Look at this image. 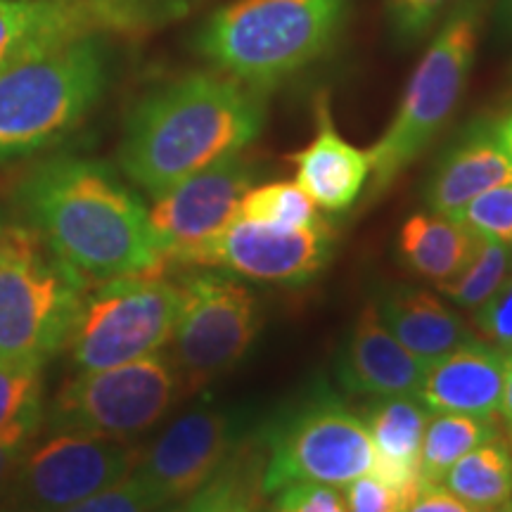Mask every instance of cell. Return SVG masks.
<instances>
[{
    "mask_svg": "<svg viewBox=\"0 0 512 512\" xmlns=\"http://www.w3.org/2000/svg\"><path fill=\"white\" fill-rule=\"evenodd\" d=\"M354 0H230L204 19L195 48L211 67L271 91L328 55Z\"/></svg>",
    "mask_w": 512,
    "mask_h": 512,
    "instance_id": "obj_3",
    "label": "cell"
},
{
    "mask_svg": "<svg viewBox=\"0 0 512 512\" xmlns=\"http://www.w3.org/2000/svg\"><path fill=\"white\" fill-rule=\"evenodd\" d=\"M240 489V479L233 467H226L204 489L190 496V501L174 512H219L230 496Z\"/></svg>",
    "mask_w": 512,
    "mask_h": 512,
    "instance_id": "obj_34",
    "label": "cell"
},
{
    "mask_svg": "<svg viewBox=\"0 0 512 512\" xmlns=\"http://www.w3.org/2000/svg\"><path fill=\"white\" fill-rule=\"evenodd\" d=\"M105 38L34 48L0 62V164L48 150L81 126L107 88Z\"/></svg>",
    "mask_w": 512,
    "mask_h": 512,
    "instance_id": "obj_4",
    "label": "cell"
},
{
    "mask_svg": "<svg viewBox=\"0 0 512 512\" xmlns=\"http://www.w3.org/2000/svg\"><path fill=\"white\" fill-rule=\"evenodd\" d=\"M501 418L508 427V432L512 434V354L505 361V382H503V399H501V408H498Z\"/></svg>",
    "mask_w": 512,
    "mask_h": 512,
    "instance_id": "obj_37",
    "label": "cell"
},
{
    "mask_svg": "<svg viewBox=\"0 0 512 512\" xmlns=\"http://www.w3.org/2000/svg\"><path fill=\"white\" fill-rule=\"evenodd\" d=\"M162 508H166L162 496L136 472H131L121 482L83 498L81 503L62 512H159Z\"/></svg>",
    "mask_w": 512,
    "mask_h": 512,
    "instance_id": "obj_28",
    "label": "cell"
},
{
    "mask_svg": "<svg viewBox=\"0 0 512 512\" xmlns=\"http://www.w3.org/2000/svg\"><path fill=\"white\" fill-rule=\"evenodd\" d=\"M475 328L486 344L512 354V273L508 280L475 309Z\"/></svg>",
    "mask_w": 512,
    "mask_h": 512,
    "instance_id": "obj_31",
    "label": "cell"
},
{
    "mask_svg": "<svg viewBox=\"0 0 512 512\" xmlns=\"http://www.w3.org/2000/svg\"><path fill=\"white\" fill-rule=\"evenodd\" d=\"M38 434L31 432H15L0 437V503L8 496L12 482H15V475L22 465L24 456H27L29 446L34 444Z\"/></svg>",
    "mask_w": 512,
    "mask_h": 512,
    "instance_id": "obj_35",
    "label": "cell"
},
{
    "mask_svg": "<svg viewBox=\"0 0 512 512\" xmlns=\"http://www.w3.org/2000/svg\"><path fill=\"white\" fill-rule=\"evenodd\" d=\"M238 430L240 422L233 413L202 403L178 415L143 448L133 472L150 484L166 505L183 501L226 470L238 444Z\"/></svg>",
    "mask_w": 512,
    "mask_h": 512,
    "instance_id": "obj_14",
    "label": "cell"
},
{
    "mask_svg": "<svg viewBox=\"0 0 512 512\" xmlns=\"http://www.w3.org/2000/svg\"><path fill=\"white\" fill-rule=\"evenodd\" d=\"M181 283L145 271L93 283L83 294L67 351L76 373L124 366L164 349L181 311Z\"/></svg>",
    "mask_w": 512,
    "mask_h": 512,
    "instance_id": "obj_6",
    "label": "cell"
},
{
    "mask_svg": "<svg viewBox=\"0 0 512 512\" xmlns=\"http://www.w3.org/2000/svg\"><path fill=\"white\" fill-rule=\"evenodd\" d=\"M496 24H498V31H501V36L512 38V0H498Z\"/></svg>",
    "mask_w": 512,
    "mask_h": 512,
    "instance_id": "obj_39",
    "label": "cell"
},
{
    "mask_svg": "<svg viewBox=\"0 0 512 512\" xmlns=\"http://www.w3.org/2000/svg\"><path fill=\"white\" fill-rule=\"evenodd\" d=\"M479 245V235L463 221L439 214H413L399 233V254L403 264L432 280L446 283L467 266Z\"/></svg>",
    "mask_w": 512,
    "mask_h": 512,
    "instance_id": "obj_22",
    "label": "cell"
},
{
    "mask_svg": "<svg viewBox=\"0 0 512 512\" xmlns=\"http://www.w3.org/2000/svg\"><path fill=\"white\" fill-rule=\"evenodd\" d=\"M458 221H463L479 238L512 245V183L479 195L467 204Z\"/></svg>",
    "mask_w": 512,
    "mask_h": 512,
    "instance_id": "obj_29",
    "label": "cell"
},
{
    "mask_svg": "<svg viewBox=\"0 0 512 512\" xmlns=\"http://www.w3.org/2000/svg\"><path fill=\"white\" fill-rule=\"evenodd\" d=\"M238 219L283 228H309L323 221L311 197L290 181L254 185L247 190L240 202Z\"/></svg>",
    "mask_w": 512,
    "mask_h": 512,
    "instance_id": "obj_27",
    "label": "cell"
},
{
    "mask_svg": "<svg viewBox=\"0 0 512 512\" xmlns=\"http://www.w3.org/2000/svg\"><path fill=\"white\" fill-rule=\"evenodd\" d=\"M143 448L76 432L34 439L19 465L3 512H62L131 475Z\"/></svg>",
    "mask_w": 512,
    "mask_h": 512,
    "instance_id": "obj_12",
    "label": "cell"
},
{
    "mask_svg": "<svg viewBox=\"0 0 512 512\" xmlns=\"http://www.w3.org/2000/svg\"><path fill=\"white\" fill-rule=\"evenodd\" d=\"M505 361L503 351L475 339L430 363L415 396L430 413L494 420L503 399Z\"/></svg>",
    "mask_w": 512,
    "mask_h": 512,
    "instance_id": "obj_17",
    "label": "cell"
},
{
    "mask_svg": "<svg viewBox=\"0 0 512 512\" xmlns=\"http://www.w3.org/2000/svg\"><path fill=\"white\" fill-rule=\"evenodd\" d=\"M43 368L31 361H0V437L41 432L46 415Z\"/></svg>",
    "mask_w": 512,
    "mask_h": 512,
    "instance_id": "obj_25",
    "label": "cell"
},
{
    "mask_svg": "<svg viewBox=\"0 0 512 512\" xmlns=\"http://www.w3.org/2000/svg\"><path fill=\"white\" fill-rule=\"evenodd\" d=\"M219 512H254V508H252V501H249V498L245 496V491H242V486H240V489L228 498L226 505H223Z\"/></svg>",
    "mask_w": 512,
    "mask_h": 512,
    "instance_id": "obj_40",
    "label": "cell"
},
{
    "mask_svg": "<svg viewBox=\"0 0 512 512\" xmlns=\"http://www.w3.org/2000/svg\"><path fill=\"white\" fill-rule=\"evenodd\" d=\"M297 185L318 209L342 214L354 207L370 178V157L339 136L325 100L318 105V131L304 150L292 155Z\"/></svg>",
    "mask_w": 512,
    "mask_h": 512,
    "instance_id": "obj_19",
    "label": "cell"
},
{
    "mask_svg": "<svg viewBox=\"0 0 512 512\" xmlns=\"http://www.w3.org/2000/svg\"><path fill=\"white\" fill-rule=\"evenodd\" d=\"M266 444L264 494H278L302 482L347 486L368 475L375 460L366 422L330 392L306 401L278 422Z\"/></svg>",
    "mask_w": 512,
    "mask_h": 512,
    "instance_id": "obj_9",
    "label": "cell"
},
{
    "mask_svg": "<svg viewBox=\"0 0 512 512\" xmlns=\"http://www.w3.org/2000/svg\"><path fill=\"white\" fill-rule=\"evenodd\" d=\"M0 512H3V510H0Z\"/></svg>",
    "mask_w": 512,
    "mask_h": 512,
    "instance_id": "obj_41",
    "label": "cell"
},
{
    "mask_svg": "<svg viewBox=\"0 0 512 512\" xmlns=\"http://www.w3.org/2000/svg\"><path fill=\"white\" fill-rule=\"evenodd\" d=\"M377 311L389 332L425 366L477 339L460 313L420 287H392Z\"/></svg>",
    "mask_w": 512,
    "mask_h": 512,
    "instance_id": "obj_21",
    "label": "cell"
},
{
    "mask_svg": "<svg viewBox=\"0 0 512 512\" xmlns=\"http://www.w3.org/2000/svg\"><path fill=\"white\" fill-rule=\"evenodd\" d=\"M273 512H349V508L337 486L302 482L278 491Z\"/></svg>",
    "mask_w": 512,
    "mask_h": 512,
    "instance_id": "obj_33",
    "label": "cell"
},
{
    "mask_svg": "<svg viewBox=\"0 0 512 512\" xmlns=\"http://www.w3.org/2000/svg\"><path fill=\"white\" fill-rule=\"evenodd\" d=\"M403 512H484L472 508L465 501H460L458 496H453L444 484H422L418 494L413 496V501L406 505ZM503 512H512L503 510Z\"/></svg>",
    "mask_w": 512,
    "mask_h": 512,
    "instance_id": "obj_36",
    "label": "cell"
},
{
    "mask_svg": "<svg viewBox=\"0 0 512 512\" xmlns=\"http://www.w3.org/2000/svg\"><path fill=\"white\" fill-rule=\"evenodd\" d=\"M453 0H387L389 27L403 46H415L437 27Z\"/></svg>",
    "mask_w": 512,
    "mask_h": 512,
    "instance_id": "obj_30",
    "label": "cell"
},
{
    "mask_svg": "<svg viewBox=\"0 0 512 512\" xmlns=\"http://www.w3.org/2000/svg\"><path fill=\"white\" fill-rule=\"evenodd\" d=\"M183 392L181 375L162 349L124 366L76 373L43 415L48 432L133 441L157 425Z\"/></svg>",
    "mask_w": 512,
    "mask_h": 512,
    "instance_id": "obj_8",
    "label": "cell"
},
{
    "mask_svg": "<svg viewBox=\"0 0 512 512\" xmlns=\"http://www.w3.org/2000/svg\"><path fill=\"white\" fill-rule=\"evenodd\" d=\"M264 88L219 72H190L143 95L126 117L119 166L157 197L219 159L238 155L266 124Z\"/></svg>",
    "mask_w": 512,
    "mask_h": 512,
    "instance_id": "obj_2",
    "label": "cell"
},
{
    "mask_svg": "<svg viewBox=\"0 0 512 512\" xmlns=\"http://www.w3.org/2000/svg\"><path fill=\"white\" fill-rule=\"evenodd\" d=\"M498 437L494 420L460 413H434L420 446V482L441 484L465 453Z\"/></svg>",
    "mask_w": 512,
    "mask_h": 512,
    "instance_id": "obj_24",
    "label": "cell"
},
{
    "mask_svg": "<svg viewBox=\"0 0 512 512\" xmlns=\"http://www.w3.org/2000/svg\"><path fill=\"white\" fill-rule=\"evenodd\" d=\"M181 311L171 335V361L183 392L233 370L259 332L254 294L235 275L200 268L181 283Z\"/></svg>",
    "mask_w": 512,
    "mask_h": 512,
    "instance_id": "obj_10",
    "label": "cell"
},
{
    "mask_svg": "<svg viewBox=\"0 0 512 512\" xmlns=\"http://www.w3.org/2000/svg\"><path fill=\"white\" fill-rule=\"evenodd\" d=\"M427 366L415 358L368 304L337 361L339 382L354 394L415 396Z\"/></svg>",
    "mask_w": 512,
    "mask_h": 512,
    "instance_id": "obj_18",
    "label": "cell"
},
{
    "mask_svg": "<svg viewBox=\"0 0 512 512\" xmlns=\"http://www.w3.org/2000/svg\"><path fill=\"white\" fill-rule=\"evenodd\" d=\"M453 496L484 512H503L512 508V453L501 439L494 437L465 453L444 482Z\"/></svg>",
    "mask_w": 512,
    "mask_h": 512,
    "instance_id": "obj_23",
    "label": "cell"
},
{
    "mask_svg": "<svg viewBox=\"0 0 512 512\" xmlns=\"http://www.w3.org/2000/svg\"><path fill=\"white\" fill-rule=\"evenodd\" d=\"M256 174L252 159L238 152L157 195L147 216L162 254V268L174 254L221 233L238 219L240 202L254 188Z\"/></svg>",
    "mask_w": 512,
    "mask_h": 512,
    "instance_id": "obj_15",
    "label": "cell"
},
{
    "mask_svg": "<svg viewBox=\"0 0 512 512\" xmlns=\"http://www.w3.org/2000/svg\"><path fill=\"white\" fill-rule=\"evenodd\" d=\"M332 247L335 235L325 221L309 228H283L235 219L221 233L171 256L164 271L171 266L216 268L259 283L302 285L323 271Z\"/></svg>",
    "mask_w": 512,
    "mask_h": 512,
    "instance_id": "obj_13",
    "label": "cell"
},
{
    "mask_svg": "<svg viewBox=\"0 0 512 512\" xmlns=\"http://www.w3.org/2000/svg\"><path fill=\"white\" fill-rule=\"evenodd\" d=\"M207 0H0V62L81 38L140 36L188 17Z\"/></svg>",
    "mask_w": 512,
    "mask_h": 512,
    "instance_id": "obj_11",
    "label": "cell"
},
{
    "mask_svg": "<svg viewBox=\"0 0 512 512\" xmlns=\"http://www.w3.org/2000/svg\"><path fill=\"white\" fill-rule=\"evenodd\" d=\"M361 420L366 422L375 446L370 475L413 501L422 486L420 446L430 411L418 396H375Z\"/></svg>",
    "mask_w": 512,
    "mask_h": 512,
    "instance_id": "obj_20",
    "label": "cell"
},
{
    "mask_svg": "<svg viewBox=\"0 0 512 512\" xmlns=\"http://www.w3.org/2000/svg\"><path fill=\"white\" fill-rule=\"evenodd\" d=\"M512 273V247L508 242L479 238V245L456 278L439 283L437 290L453 304L475 311Z\"/></svg>",
    "mask_w": 512,
    "mask_h": 512,
    "instance_id": "obj_26",
    "label": "cell"
},
{
    "mask_svg": "<svg viewBox=\"0 0 512 512\" xmlns=\"http://www.w3.org/2000/svg\"><path fill=\"white\" fill-rule=\"evenodd\" d=\"M494 128H496L498 140H501L505 155H508L512 162V110L508 114H503L501 119H494Z\"/></svg>",
    "mask_w": 512,
    "mask_h": 512,
    "instance_id": "obj_38",
    "label": "cell"
},
{
    "mask_svg": "<svg viewBox=\"0 0 512 512\" xmlns=\"http://www.w3.org/2000/svg\"><path fill=\"white\" fill-rule=\"evenodd\" d=\"M494 0H453L444 22L408 81L399 110L370 147V200L392 188L396 178L427 152L453 117L475 67L477 46Z\"/></svg>",
    "mask_w": 512,
    "mask_h": 512,
    "instance_id": "obj_5",
    "label": "cell"
},
{
    "mask_svg": "<svg viewBox=\"0 0 512 512\" xmlns=\"http://www.w3.org/2000/svg\"><path fill=\"white\" fill-rule=\"evenodd\" d=\"M88 283L29 226L0 261V361L46 363L64 349Z\"/></svg>",
    "mask_w": 512,
    "mask_h": 512,
    "instance_id": "obj_7",
    "label": "cell"
},
{
    "mask_svg": "<svg viewBox=\"0 0 512 512\" xmlns=\"http://www.w3.org/2000/svg\"><path fill=\"white\" fill-rule=\"evenodd\" d=\"M24 226L88 283L164 271L145 204L107 164L53 157L15 190Z\"/></svg>",
    "mask_w": 512,
    "mask_h": 512,
    "instance_id": "obj_1",
    "label": "cell"
},
{
    "mask_svg": "<svg viewBox=\"0 0 512 512\" xmlns=\"http://www.w3.org/2000/svg\"><path fill=\"white\" fill-rule=\"evenodd\" d=\"M344 501L349 512H403L411 498L368 472L344 486Z\"/></svg>",
    "mask_w": 512,
    "mask_h": 512,
    "instance_id": "obj_32",
    "label": "cell"
},
{
    "mask_svg": "<svg viewBox=\"0 0 512 512\" xmlns=\"http://www.w3.org/2000/svg\"><path fill=\"white\" fill-rule=\"evenodd\" d=\"M512 183V162L496 136L494 119H479L446 147L425 188L432 214L458 219L484 192Z\"/></svg>",
    "mask_w": 512,
    "mask_h": 512,
    "instance_id": "obj_16",
    "label": "cell"
}]
</instances>
